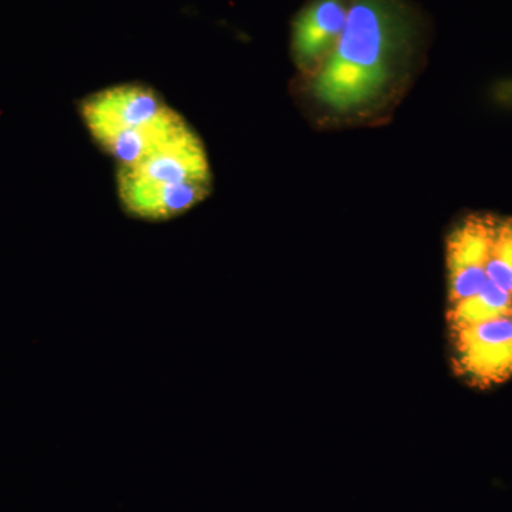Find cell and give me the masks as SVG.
Wrapping results in <instances>:
<instances>
[{"label": "cell", "instance_id": "9", "mask_svg": "<svg viewBox=\"0 0 512 512\" xmlns=\"http://www.w3.org/2000/svg\"><path fill=\"white\" fill-rule=\"evenodd\" d=\"M491 254L512 268V218H500Z\"/></svg>", "mask_w": 512, "mask_h": 512}, {"label": "cell", "instance_id": "1", "mask_svg": "<svg viewBox=\"0 0 512 512\" xmlns=\"http://www.w3.org/2000/svg\"><path fill=\"white\" fill-rule=\"evenodd\" d=\"M419 59V20L404 0H352L338 46L293 93L320 127L365 124L399 103Z\"/></svg>", "mask_w": 512, "mask_h": 512}, {"label": "cell", "instance_id": "10", "mask_svg": "<svg viewBox=\"0 0 512 512\" xmlns=\"http://www.w3.org/2000/svg\"><path fill=\"white\" fill-rule=\"evenodd\" d=\"M484 269L488 281L512 295V268L510 265L491 254L485 262Z\"/></svg>", "mask_w": 512, "mask_h": 512}, {"label": "cell", "instance_id": "7", "mask_svg": "<svg viewBox=\"0 0 512 512\" xmlns=\"http://www.w3.org/2000/svg\"><path fill=\"white\" fill-rule=\"evenodd\" d=\"M501 316H512V295L491 281L476 296L448 306L447 312L451 332Z\"/></svg>", "mask_w": 512, "mask_h": 512}, {"label": "cell", "instance_id": "6", "mask_svg": "<svg viewBox=\"0 0 512 512\" xmlns=\"http://www.w3.org/2000/svg\"><path fill=\"white\" fill-rule=\"evenodd\" d=\"M498 220L493 214H470L458 222L447 237L448 271L485 265L493 251Z\"/></svg>", "mask_w": 512, "mask_h": 512}, {"label": "cell", "instance_id": "4", "mask_svg": "<svg viewBox=\"0 0 512 512\" xmlns=\"http://www.w3.org/2000/svg\"><path fill=\"white\" fill-rule=\"evenodd\" d=\"M458 373L487 389L512 377V316H501L454 330Z\"/></svg>", "mask_w": 512, "mask_h": 512}, {"label": "cell", "instance_id": "3", "mask_svg": "<svg viewBox=\"0 0 512 512\" xmlns=\"http://www.w3.org/2000/svg\"><path fill=\"white\" fill-rule=\"evenodd\" d=\"M79 114L90 137L117 167L156 150L188 121L146 84L123 83L89 94Z\"/></svg>", "mask_w": 512, "mask_h": 512}, {"label": "cell", "instance_id": "2", "mask_svg": "<svg viewBox=\"0 0 512 512\" xmlns=\"http://www.w3.org/2000/svg\"><path fill=\"white\" fill-rule=\"evenodd\" d=\"M117 195L130 217L167 221L201 204L212 190V171L200 136L188 124L156 150L117 167Z\"/></svg>", "mask_w": 512, "mask_h": 512}, {"label": "cell", "instance_id": "8", "mask_svg": "<svg viewBox=\"0 0 512 512\" xmlns=\"http://www.w3.org/2000/svg\"><path fill=\"white\" fill-rule=\"evenodd\" d=\"M487 281L484 265L448 271V305L476 296Z\"/></svg>", "mask_w": 512, "mask_h": 512}, {"label": "cell", "instance_id": "5", "mask_svg": "<svg viewBox=\"0 0 512 512\" xmlns=\"http://www.w3.org/2000/svg\"><path fill=\"white\" fill-rule=\"evenodd\" d=\"M352 0H309L292 23L291 56L295 79L318 72L338 46Z\"/></svg>", "mask_w": 512, "mask_h": 512}]
</instances>
